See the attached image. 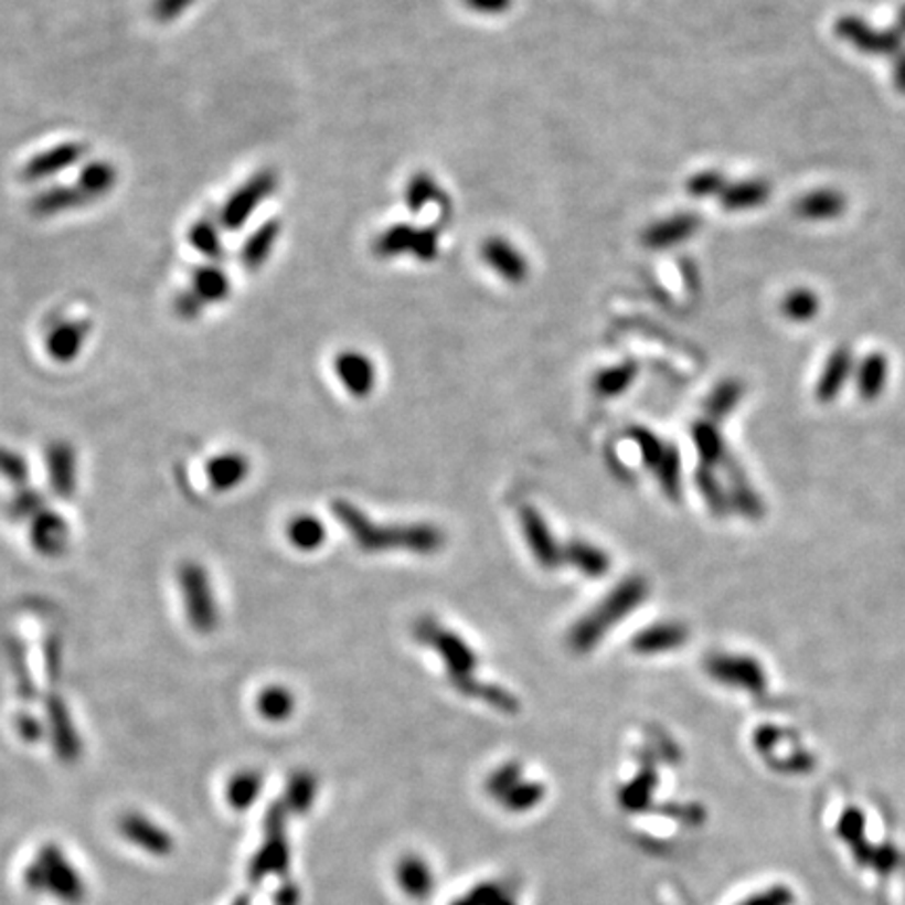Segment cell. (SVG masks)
Listing matches in <instances>:
<instances>
[{"label":"cell","mask_w":905,"mask_h":905,"mask_svg":"<svg viewBox=\"0 0 905 905\" xmlns=\"http://www.w3.org/2000/svg\"><path fill=\"white\" fill-rule=\"evenodd\" d=\"M331 512L349 531L354 543L363 552H388V550H407L413 554H434L445 545V533L434 524H388L380 526L371 522L354 503L336 499Z\"/></svg>","instance_id":"obj_1"},{"label":"cell","mask_w":905,"mask_h":905,"mask_svg":"<svg viewBox=\"0 0 905 905\" xmlns=\"http://www.w3.org/2000/svg\"><path fill=\"white\" fill-rule=\"evenodd\" d=\"M646 594L648 585L643 578L634 576L622 581L589 615L576 620L568 634V646L576 654L592 652L617 622L638 608Z\"/></svg>","instance_id":"obj_2"},{"label":"cell","mask_w":905,"mask_h":905,"mask_svg":"<svg viewBox=\"0 0 905 905\" xmlns=\"http://www.w3.org/2000/svg\"><path fill=\"white\" fill-rule=\"evenodd\" d=\"M415 639L422 641L424 646H430L436 650V654L445 662L447 675L451 679L453 688L466 696L478 699L482 692V681L473 679V671L478 667V657L473 652L472 646L455 634L451 629L443 627L434 618H419L413 627Z\"/></svg>","instance_id":"obj_3"},{"label":"cell","mask_w":905,"mask_h":905,"mask_svg":"<svg viewBox=\"0 0 905 905\" xmlns=\"http://www.w3.org/2000/svg\"><path fill=\"white\" fill-rule=\"evenodd\" d=\"M177 587L189 627L200 636L214 634L221 625V606L206 566L198 560H183L177 566Z\"/></svg>","instance_id":"obj_4"},{"label":"cell","mask_w":905,"mask_h":905,"mask_svg":"<svg viewBox=\"0 0 905 905\" xmlns=\"http://www.w3.org/2000/svg\"><path fill=\"white\" fill-rule=\"evenodd\" d=\"M440 233L433 226H413L403 223L384 231L375 239V252L382 258H394L401 254H412L417 260L430 263L438 256Z\"/></svg>","instance_id":"obj_5"},{"label":"cell","mask_w":905,"mask_h":905,"mask_svg":"<svg viewBox=\"0 0 905 905\" xmlns=\"http://www.w3.org/2000/svg\"><path fill=\"white\" fill-rule=\"evenodd\" d=\"M277 187H279V179L273 170H260L252 179H247L246 183L239 187L223 206L221 223L226 231H239L246 225L249 216L277 191Z\"/></svg>","instance_id":"obj_6"},{"label":"cell","mask_w":905,"mask_h":905,"mask_svg":"<svg viewBox=\"0 0 905 905\" xmlns=\"http://www.w3.org/2000/svg\"><path fill=\"white\" fill-rule=\"evenodd\" d=\"M49 491L57 499H72L78 491V451L70 440H51L44 449Z\"/></svg>","instance_id":"obj_7"},{"label":"cell","mask_w":905,"mask_h":905,"mask_svg":"<svg viewBox=\"0 0 905 905\" xmlns=\"http://www.w3.org/2000/svg\"><path fill=\"white\" fill-rule=\"evenodd\" d=\"M28 539L39 556L57 560L70 550L72 526L65 515L53 508H46L28 524Z\"/></svg>","instance_id":"obj_8"},{"label":"cell","mask_w":905,"mask_h":905,"mask_svg":"<svg viewBox=\"0 0 905 905\" xmlns=\"http://www.w3.org/2000/svg\"><path fill=\"white\" fill-rule=\"evenodd\" d=\"M520 524L536 562L547 571L557 568L564 562V550L557 545L556 536L547 526V520L533 505H524L520 510Z\"/></svg>","instance_id":"obj_9"},{"label":"cell","mask_w":905,"mask_h":905,"mask_svg":"<svg viewBox=\"0 0 905 905\" xmlns=\"http://www.w3.org/2000/svg\"><path fill=\"white\" fill-rule=\"evenodd\" d=\"M480 256L508 284H522L529 277V258L505 237H489L480 247Z\"/></svg>","instance_id":"obj_10"},{"label":"cell","mask_w":905,"mask_h":905,"mask_svg":"<svg viewBox=\"0 0 905 905\" xmlns=\"http://www.w3.org/2000/svg\"><path fill=\"white\" fill-rule=\"evenodd\" d=\"M88 336H91V321L65 319L46 333L44 349L55 363H72L83 354Z\"/></svg>","instance_id":"obj_11"},{"label":"cell","mask_w":905,"mask_h":905,"mask_svg":"<svg viewBox=\"0 0 905 905\" xmlns=\"http://www.w3.org/2000/svg\"><path fill=\"white\" fill-rule=\"evenodd\" d=\"M44 715H46V725H49V732H51V738H53L57 753L63 759H74L81 750V741L74 727L70 706L65 704L62 694L51 692L44 699Z\"/></svg>","instance_id":"obj_12"},{"label":"cell","mask_w":905,"mask_h":905,"mask_svg":"<svg viewBox=\"0 0 905 905\" xmlns=\"http://www.w3.org/2000/svg\"><path fill=\"white\" fill-rule=\"evenodd\" d=\"M333 371L347 392L356 398L368 396L375 388V380H377L375 365L368 354L359 350L340 352L333 361Z\"/></svg>","instance_id":"obj_13"},{"label":"cell","mask_w":905,"mask_h":905,"mask_svg":"<svg viewBox=\"0 0 905 905\" xmlns=\"http://www.w3.org/2000/svg\"><path fill=\"white\" fill-rule=\"evenodd\" d=\"M86 147L81 143H62L53 149L42 151L41 156L32 158L21 170V179L28 183H36L51 179L55 174L63 172L65 168H72L83 160Z\"/></svg>","instance_id":"obj_14"},{"label":"cell","mask_w":905,"mask_h":905,"mask_svg":"<svg viewBox=\"0 0 905 905\" xmlns=\"http://www.w3.org/2000/svg\"><path fill=\"white\" fill-rule=\"evenodd\" d=\"M249 476V459L244 453L225 451L206 464V480L212 491L228 493L239 489Z\"/></svg>","instance_id":"obj_15"},{"label":"cell","mask_w":905,"mask_h":905,"mask_svg":"<svg viewBox=\"0 0 905 905\" xmlns=\"http://www.w3.org/2000/svg\"><path fill=\"white\" fill-rule=\"evenodd\" d=\"M91 202L93 200L76 183V185L51 187V189L42 191L41 195H36L32 200L30 210L39 219H46V216H55V214L67 212V210L86 206Z\"/></svg>","instance_id":"obj_16"},{"label":"cell","mask_w":905,"mask_h":905,"mask_svg":"<svg viewBox=\"0 0 905 905\" xmlns=\"http://www.w3.org/2000/svg\"><path fill=\"white\" fill-rule=\"evenodd\" d=\"M405 202H407V207L412 210L413 214L424 212L426 207L430 206L440 207L445 219L451 214L447 195L443 193V189L438 187L433 177L426 174V172L415 174L409 181V185L405 189Z\"/></svg>","instance_id":"obj_17"},{"label":"cell","mask_w":905,"mask_h":905,"mask_svg":"<svg viewBox=\"0 0 905 905\" xmlns=\"http://www.w3.org/2000/svg\"><path fill=\"white\" fill-rule=\"evenodd\" d=\"M279 233L281 225L277 221H268L247 237L242 246V263L247 270H258L267 263L279 239Z\"/></svg>","instance_id":"obj_18"},{"label":"cell","mask_w":905,"mask_h":905,"mask_svg":"<svg viewBox=\"0 0 905 905\" xmlns=\"http://www.w3.org/2000/svg\"><path fill=\"white\" fill-rule=\"evenodd\" d=\"M564 562H571L581 575L599 578L610 571V556L601 547L587 541H573L564 550Z\"/></svg>","instance_id":"obj_19"},{"label":"cell","mask_w":905,"mask_h":905,"mask_svg":"<svg viewBox=\"0 0 905 905\" xmlns=\"http://www.w3.org/2000/svg\"><path fill=\"white\" fill-rule=\"evenodd\" d=\"M288 541L300 552H317L328 541V529L317 515H294L288 524Z\"/></svg>","instance_id":"obj_20"},{"label":"cell","mask_w":905,"mask_h":905,"mask_svg":"<svg viewBox=\"0 0 905 905\" xmlns=\"http://www.w3.org/2000/svg\"><path fill=\"white\" fill-rule=\"evenodd\" d=\"M46 508H49L46 494L32 485L13 489V494L4 503V512L9 515V520L18 524H30Z\"/></svg>","instance_id":"obj_21"},{"label":"cell","mask_w":905,"mask_h":905,"mask_svg":"<svg viewBox=\"0 0 905 905\" xmlns=\"http://www.w3.org/2000/svg\"><path fill=\"white\" fill-rule=\"evenodd\" d=\"M193 291L200 296L204 305H219L231 294V279L219 265L195 268Z\"/></svg>","instance_id":"obj_22"},{"label":"cell","mask_w":905,"mask_h":905,"mask_svg":"<svg viewBox=\"0 0 905 905\" xmlns=\"http://www.w3.org/2000/svg\"><path fill=\"white\" fill-rule=\"evenodd\" d=\"M118 183V170L109 162H91L78 177V187L95 202L107 195Z\"/></svg>","instance_id":"obj_23"},{"label":"cell","mask_w":905,"mask_h":905,"mask_svg":"<svg viewBox=\"0 0 905 905\" xmlns=\"http://www.w3.org/2000/svg\"><path fill=\"white\" fill-rule=\"evenodd\" d=\"M256 706L258 713L268 721H284L288 720L289 715L294 713L296 706V699L289 692L286 685H267L258 699H256Z\"/></svg>","instance_id":"obj_24"},{"label":"cell","mask_w":905,"mask_h":905,"mask_svg":"<svg viewBox=\"0 0 905 905\" xmlns=\"http://www.w3.org/2000/svg\"><path fill=\"white\" fill-rule=\"evenodd\" d=\"M696 226H699L696 216H675L671 221L652 226L646 233V244L650 247L673 246L681 239H685Z\"/></svg>","instance_id":"obj_25"},{"label":"cell","mask_w":905,"mask_h":905,"mask_svg":"<svg viewBox=\"0 0 905 905\" xmlns=\"http://www.w3.org/2000/svg\"><path fill=\"white\" fill-rule=\"evenodd\" d=\"M9 664L15 678V685H18V694L21 700L36 699V681L30 671V659H28V650L21 643L20 639H11L9 641Z\"/></svg>","instance_id":"obj_26"},{"label":"cell","mask_w":905,"mask_h":905,"mask_svg":"<svg viewBox=\"0 0 905 905\" xmlns=\"http://www.w3.org/2000/svg\"><path fill=\"white\" fill-rule=\"evenodd\" d=\"M189 242L200 254H204L212 260H223L225 258V244H223L221 228L210 219H202V221H198L195 225L191 226Z\"/></svg>","instance_id":"obj_27"},{"label":"cell","mask_w":905,"mask_h":905,"mask_svg":"<svg viewBox=\"0 0 905 905\" xmlns=\"http://www.w3.org/2000/svg\"><path fill=\"white\" fill-rule=\"evenodd\" d=\"M681 639H683V631L678 625H659V627H650L643 634H639L638 638L634 639V648L641 654H652V652L675 648L678 643H681Z\"/></svg>","instance_id":"obj_28"},{"label":"cell","mask_w":905,"mask_h":905,"mask_svg":"<svg viewBox=\"0 0 905 905\" xmlns=\"http://www.w3.org/2000/svg\"><path fill=\"white\" fill-rule=\"evenodd\" d=\"M0 478L7 480L13 489L30 485V464L23 453L0 445Z\"/></svg>","instance_id":"obj_29"},{"label":"cell","mask_w":905,"mask_h":905,"mask_svg":"<svg viewBox=\"0 0 905 905\" xmlns=\"http://www.w3.org/2000/svg\"><path fill=\"white\" fill-rule=\"evenodd\" d=\"M636 373H638L636 365H618V368L599 371L594 386H596L597 394L601 396H617L629 388Z\"/></svg>","instance_id":"obj_30"},{"label":"cell","mask_w":905,"mask_h":905,"mask_svg":"<svg viewBox=\"0 0 905 905\" xmlns=\"http://www.w3.org/2000/svg\"><path fill=\"white\" fill-rule=\"evenodd\" d=\"M843 206L844 202L841 195L830 193V191H820V193H813V195L801 200L797 210H799V214L809 216V219H828V216L839 214Z\"/></svg>","instance_id":"obj_31"},{"label":"cell","mask_w":905,"mask_h":905,"mask_svg":"<svg viewBox=\"0 0 905 905\" xmlns=\"http://www.w3.org/2000/svg\"><path fill=\"white\" fill-rule=\"evenodd\" d=\"M767 193L769 189L765 183H746V185L727 191L723 198V204L727 207L757 206L767 198Z\"/></svg>","instance_id":"obj_32"},{"label":"cell","mask_w":905,"mask_h":905,"mask_svg":"<svg viewBox=\"0 0 905 905\" xmlns=\"http://www.w3.org/2000/svg\"><path fill=\"white\" fill-rule=\"evenodd\" d=\"M62 639L57 636H46L44 641V671L51 681H57L62 675L63 667Z\"/></svg>","instance_id":"obj_33"},{"label":"cell","mask_w":905,"mask_h":905,"mask_svg":"<svg viewBox=\"0 0 905 905\" xmlns=\"http://www.w3.org/2000/svg\"><path fill=\"white\" fill-rule=\"evenodd\" d=\"M206 309V305L200 300V296L191 289V291H181L174 298V312L183 319V321H195L202 312Z\"/></svg>","instance_id":"obj_34"},{"label":"cell","mask_w":905,"mask_h":905,"mask_svg":"<svg viewBox=\"0 0 905 905\" xmlns=\"http://www.w3.org/2000/svg\"><path fill=\"white\" fill-rule=\"evenodd\" d=\"M193 2L195 0H156L151 7V13L160 23H170V21L179 20Z\"/></svg>","instance_id":"obj_35"},{"label":"cell","mask_w":905,"mask_h":905,"mask_svg":"<svg viewBox=\"0 0 905 905\" xmlns=\"http://www.w3.org/2000/svg\"><path fill=\"white\" fill-rule=\"evenodd\" d=\"M816 310H818L816 296L809 294V291H797V294H792V296L786 300V312H788L790 317L799 319V321L811 317Z\"/></svg>","instance_id":"obj_36"},{"label":"cell","mask_w":905,"mask_h":905,"mask_svg":"<svg viewBox=\"0 0 905 905\" xmlns=\"http://www.w3.org/2000/svg\"><path fill=\"white\" fill-rule=\"evenodd\" d=\"M464 4L480 15H501L510 11L512 0H464Z\"/></svg>","instance_id":"obj_37"},{"label":"cell","mask_w":905,"mask_h":905,"mask_svg":"<svg viewBox=\"0 0 905 905\" xmlns=\"http://www.w3.org/2000/svg\"><path fill=\"white\" fill-rule=\"evenodd\" d=\"M18 732L25 741L36 742L42 736V723L32 713H20L18 715Z\"/></svg>","instance_id":"obj_38"},{"label":"cell","mask_w":905,"mask_h":905,"mask_svg":"<svg viewBox=\"0 0 905 905\" xmlns=\"http://www.w3.org/2000/svg\"><path fill=\"white\" fill-rule=\"evenodd\" d=\"M717 187H720V177L713 174V172L700 174V177H696V179L690 183L692 193H696V195H709V193H713Z\"/></svg>","instance_id":"obj_39"}]
</instances>
